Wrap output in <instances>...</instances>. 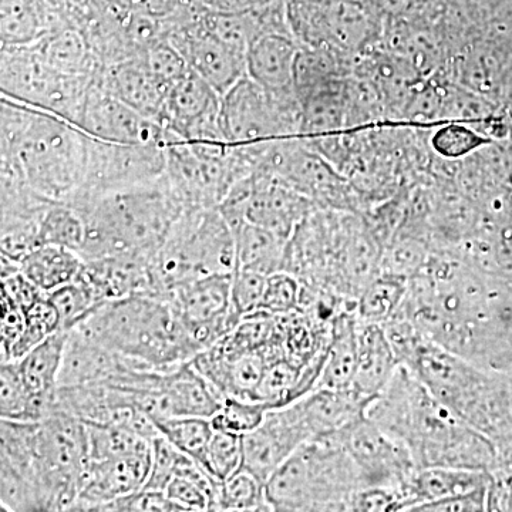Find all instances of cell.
<instances>
[{
	"label": "cell",
	"mask_w": 512,
	"mask_h": 512,
	"mask_svg": "<svg viewBox=\"0 0 512 512\" xmlns=\"http://www.w3.org/2000/svg\"><path fill=\"white\" fill-rule=\"evenodd\" d=\"M366 417L410 451L417 470L488 471L493 466L491 440L451 412L404 366L369 404Z\"/></svg>",
	"instance_id": "6da1fadb"
},
{
	"label": "cell",
	"mask_w": 512,
	"mask_h": 512,
	"mask_svg": "<svg viewBox=\"0 0 512 512\" xmlns=\"http://www.w3.org/2000/svg\"><path fill=\"white\" fill-rule=\"evenodd\" d=\"M0 161L47 200L66 202L82 188L90 136L49 111L0 99Z\"/></svg>",
	"instance_id": "7a4b0ae2"
},
{
	"label": "cell",
	"mask_w": 512,
	"mask_h": 512,
	"mask_svg": "<svg viewBox=\"0 0 512 512\" xmlns=\"http://www.w3.org/2000/svg\"><path fill=\"white\" fill-rule=\"evenodd\" d=\"M383 326L400 366L406 367L437 400L490 440L503 431L505 397L497 379L437 345L409 319L396 316Z\"/></svg>",
	"instance_id": "3957f363"
},
{
	"label": "cell",
	"mask_w": 512,
	"mask_h": 512,
	"mask_svg": "<svg viewBox=\"0 0 512 512\" xmlns=\"http://www.w3.org/2000/svg\"><path fill=\"white\" fill-rule=\"evenodd\" d=\"M184 211L165 174L151 183L110 192L77 211L86 224L79 254L84 261L111 255L151 259Z\"/></svg>",
	"instance_id": "277c9868"
},
{
	"label": "cell",
	"mask_w": 512,
	"mask_h": 512,
	"mask_svg": "<svg viewBox=\"0 0 512 512\" xmlns=\"http://www.w3.org/2000/svg\"><path fill=\"white\" fill-rule=\"evenodd\" d=\"M76 329L143 369L170 370L195 356L170 301L148 293L101 303Z\"/></svg>",
	"instance_id": "5b68a950"
},
{
	"label": "cell",
	"mask_w": 512,
	"mask_h": 512,
	"mask_svg": "<svg viewBox=\"0 0 512 512\" xmlns=\"http://www.w3.org/2000/svg\"><path fill=\"white\" fill-rule=\"evenodd\" d=\"M360 488L359 470L336 433L303 444L265 484L272 511H346Z\"/></svg>",
	"instance_id": "8992f818"
},
{
	"label": "cell",
	"mask_w": 512,
	"mask_h": 512,
	"mask_svg": "<svg viewBox=\"0 0 512 512\" xmlns=\"http://www.w3.org/2000/svg\"><path fill=\"white\" fill-rule=\"evenodd\" d=\"M235 237L218 208L183 212L150 261L151 293L167 298L202 276L234 274Z\"/></svg>",
	"instance_id": "52a82bcc"
},
{
	"label": "cell",
	"mask_w": 512,
	"mask_h": 512,
	"mask_svg": "<svg viewBox=\"0 0 512 512\" xmlns=\"http://www.w3.org/2000/svg\"><path fill=\"white\" fill-rule=\"evenodd\" d=\"M94 77H73L56 72L35 46L2 47V96L37 107L79 126Z\"/></svg>",
	"instance_id": "ba28073f"
},
{
	"label": "cell",
	"mask_w": 512,
	"mask_h": 512,
	"mask_svg": "<svg viewBox=\"0 0 512 512\" xmlns=\"http://www.w3.org/2000/svg\"><path fill=\"white\" fill-rule=\"evenodd\" d=\"M222 137L252 146L302 136V104L295 90L276 93L245 76L221 99Z\"/></svg>",
	"instance_id": "9c48e42d"
},
{
	"label": "cell",
	"mask_w": 512,
	"mask_h": 512,
	"mask_svg": "<svg viewBox=\"0 0 512 512\" xmlns=\"http://www.w3.org/2000/svg\"><path fill=\"white\" fill-rule=\"evenodd\" d=\"M167 141L111 143L90 137L89 160L82 188L69 205L83 210L97 198L156 181L167 170Z\"/></svg>",
	"instance_id": "30bf717a"
},
{
	"label": "cell",
	"mask_w": 512,
	"mask_h": 512,
	"mask_svg": "<svg viewBox=\"0 0 512 512\" xmlns=\"http://www.w3.org/2000/svg\"><path fill=\"white\" fill-rule=\"evenodd\" d=\"M231 286L232 274L202 276L177 286L165 298L195 356L224 338L241 320L232 308Z\"/></svg>",
	"instance_id": "8fae6325"
},
{
	"label": "cell",
	"mask_w": 512,
	"mask_h": 512,
	"mask_svg": "<svg viewBox=\"0 0 512 512\" xmlns=\"http://www.w3.org/2000/svg\"><path fill=\"white\" fill-rule=\"evenodd\" d=\"M336 434L355 461L363 487L394 488L402 493L417 470L410 451L367 417Z\"/></svg>",
	"instance_id": "7c38bea8"
},
{
	"label": "cell",
	"mask_w": 512,
	"mask_h": 512,
	"mask_svg": "<svg viewBox=\"0 0 512 512\" xmlns=\"http://www.w3.org/2000/svg\"><path fill=\"white\" fill-rule=\"evenodd\" d=\"M208 9L187 22L171 26L170 40L192 72L210 83L221 96L247 76V53L235 49L205 25Z\"/></svg>",
	"instance_id": "4fadbf2b"
},
{
	"label": "cell",
	"mask_w": 512,
	"mask_h": 512,
	"mask_svg": "<svg viewBox=\"0 0 512 512\" xmlns=\"http://www.w3.org/2000/svg\"><path fill=\"white\" fill-rule=\"evenodd\" d=\"M221 99L210 83L190 70L168 90L163 114L168 136L183 141H225Z\"/></svg>",
	"instance_id": "5bb4252c"
},
{
	"label": "cell",
	"mask_w": 512,
	"mask_h": 512,
	"mask_svg": "<svg viewBox=\"0 0 512 512\" xmlns=\"http://www.w3.org/2000/svg\"><path fill=\"white\" fill-rule=\"evenodd\" d=\"M311 440L295 404L269 410L258 429L242 436L241 470L266 484L299 447Z\"/></svg>",
	"instance_id": "9a60e30c"
},
{
	"label": "cell",
	"mask_w": 512,
	"mask_h": 512,
	"mask_svg": "<svg viewBox=\"0 0 512 512\" xmlns=\"http://www.w3.org/2000/svg\"><path fill=\"white\" fill-rule=\"evenodd\" d=\"M101 73V72H100ZM100 73L90 87L79 126L90 137L111 143L167 141L165 128L128 106L101 83Z\"/></svg>",
	"instance_id": "2e32d148"
},
{
	"label": "cell",
	"mask_w": 512,
	"mask_h": 512,
	"mask_svg": "<svg viewBox=\"0 0 512 512\" xmlns=\"http://www.w3.org/2000/svg\"><path fill=\"white\" fill-rule=\"evenodd\" d=\"M315 210L320 208L276 175L264 171L249 175L245 222L289 241L298 225Z\"/></svg>",
	"instance_id": "e0dca14e"
},
{
	"label": "cell",
	"mask_w": 512,
	"mask_h": 512,
	"mask_svg": "<svg viewBox=\"0 0 512 512\" xmlns=\"http://www.w3.org/2000/svg\"><path fill=\"white\" fill-rule=\"evenodd\" d=\"M151 444L133 453L89 461L72 511L100 512L110 501L143 490L150 474Z\"/></svg>",
	"instance_id": "ac0fdd59"
},
{
	"label": "cell",
	"mask_w": 512,
	"mask_h": 512,
	"mask_svg": "<svg viewBox=\"0 0 512 512\" xmlns=\"http://www.w3.org/2000/svg\"><path fill=\"white\" fill-rule=\"evenodd\" d=\"M100 79L114 96L147 119L163 126L165 100L170 87L158 79L143 55L128 57L104 67Z\"/></svg>",
	"instance_id": "d6986e66"
},
{
	"label": "cell",
	"mask_w": 512,
	"mask_h": 512,
	"mask_svg": "<svg viewBox=\"0 0 512 512\" xmlns=\"http://www.w3.org/2000/svg\"><path fill=\"white\" fill-rule=\"evenodd\" d=\"M150 258L111 255L84 261L80 276L92 289L100 305L138 293H151Z\"/></svg>",
	"instance_id": "ffe728a7"
},
{
	"label": "cell",
	"mask_w": 512,
	"mask_h": 512,
	"mask_svg": "<svg viewBox=\"0 0 512 512\" xmlns=\"http://www.w3.org/2000/svg\"><path fill=\"white\" fill-rule=\"evenodd\" d=\"M130 367L137 365L127 357L104 348L74 328L69 330L67 336L59 387L107 382L114 376L126 372Z\"/></svg>",
	"instance_id": "44dd1931"
},
{
	"label": "cell",
	"mask_w": 512,
	"mask_h": 512,
	"mask_svg": "<svg viewBox=\"0 0 512 512\" xmlns=\"http://www.w3.org/2000/svg\"><path fill=\"white\" fill-rule=\"evenodd\" d=\"M376 397H366L353 389H316L295 402L312 440L352 426L366 417L367 407Z\"/></svg>",
	"instance_id": "7402d4cb"
},
{
	"label": "cell",
	"mask_w": 512,
	"mask_h": 512,
	"mask_svg": "<svg viewBox=\"0 0 512 512\" xmlns=\"http://www.w3.org/2000/svg\"><path fill=\"white\" fill-rule=\"evenodd\" d=\"M301 47L291 33L256 37L247 53V76L271 92H293L296 57Z\"/></svg>",
	"instance_id": "603a6c76"
},
{
	"label": "cell",
	"mask_w": 512,
	"mask_h": 512,
	"mask_svg": "<svg viewBox=\"0 0 512 512\" xmlns=\"http://www.w3.org/2000/svg\"><path fill=\"white\" fill-rule=\"evenodd\" d=\"M70 20L52 0H0V46L36 45Z\"/></svg>",
	"instance_id": "cb8c5ba5"
},
{
	"label": "cell",
	"mask_w": 512,
	"mask_h": 512,
	"mask_svg": "<svg viewBox=\"0 0 512 512\" xmlns=\"http://www.w3.org/2000/svg\"><path fill=\"white\" fill-rule=\"evenodd\" d=\"M399 366L384 326L357 318V369L352 389L362 396L377 397Z\"/></svg>",
	"instance_id": "d4e9b609"
},
{
	"label": "cell",
	"mask_w": 512,
	"mask_h": 512,
	"mask_svg": "<svg viewBox=\"0 0 512 512\" xmlns=\"http://www.w3.org/2000/svg\"><path fill=\"white\" fill-rule=\"evenodd\" d=\"M490 480L488 471L451 467L419 468L402 488V511L412 512L417 505L485 487L490 485Z\"/></svg>",
	"instance_id": "484cf974"
},
{
	"label": "cell",
	"mask_w": 512,
	"mask_h": 512,
	"mask_svg": "<svg viewBox=\"0 0 512 512\" xmlns=\"http://www.w3.org/2000/svg\"><path fill=\"white\" fill-rule=\"evenodd\" d=\"M32 46L49 66L66 76L94 77L106 67L94 53L83 30L73 23L53 30Z\"/></svg>",
	"instance_id": "4316f807"
},
{
	"label": "cell",
	"mask_w": 512,
	"mask_h": 512,
	"mask_svg": "<svg viewBox=\"0 0 512 512\" xmlns=\"http://www.w3.org/2000/svg\"><path fill=\"white\" fill-rule=\"evenodd\" d=\"M161 389L170 406L171 416L211 417L222 404L221 397L191 362L165 370Z\"/></svg>",
	"instance_id": "83f0119b"
},
{
	"label": "cell",
	"mask_w": 512,
	"mask_h": 512,
	"mask_svg": "<svg viewBox=\"0 0 512 512\" xmlns=\"http://www.w3.org/2000/svg\"><path fill=\"white\" fill-rule=\"evenodd\" d=\"M348 79L333 80L299 97L302 104V138L328 136L348 128Z\"/></svg>",
	"instance_id": "f1b7e54d"
},
{
	"label": "cell",
	"mask_w": 512,
	"mask_h": 512,
	"mask_svg": "<svg viewBox=\"0 0 512 512\" xmlns=\"http://www.w3.org/2000/svg\"><path fill=\"white\" fill-rule=\"evenodd\" d=\"M357 369L356 311L340 313L332 323L325 367L316 389H352Z\"/></svg>",
	"instance_id": "f546056e"
},
{
	"label": "cell",
	"mask_w": 512,
	"mask_h": 512,
	"mask_svg": "<svg viewBox=\"0 0 512 512\" xmlns=\"http://www.w3.org/2000/svg\"><path fill=\"white\" fill-rule=\"evenodd\" d=\"M67 336L69 330H57L35 349L15 360L23 383L33 396L46 399L56 397Z\"/></svg>",
	"instance_id": "4dcf8cb0"
},
{
	"label": "cell",
	"mask_w": 512,
	"mask_h": 512,
	"mask_svg": "<svg viewBox=\"0 0 512 512\" xmlns=\"http://www.w3.org/2000/svg\"><path fill=\"white\" fill-rule=\"evenodd\" d=\"M83 266L79 252L57 245L37 247L19 262L20 272L45 293L73 282Z\"/></svg>",
	"instance_id": "1f68e13d"
},
{
	"label": "cell",
	"mask_w": 512,
	"mask_h": 512,
	"mask_svg": "<svg viewBox=\"0 0 512 512\" xmlns=\"http://www.w3.org/2000/svg\"><path fill=\"white\" fill-rule=\"evenodd\" d=\"M237 251V268L272 275L284 268L288 241L258 225L244 224L232 229ZM235 268V269H237Z\"/></svg>",
	"instance_id": "d6a6232c"
},
{
	"label": "cell",
	"mask_w": 512,
	"mask_h": 512,
	"mask_svg": "<svg viewBox=\"0 0 512 512\" xmlns=\"http://www.w3.org/2000/svg\"><path fill=\"white\" fill-rule=\"evenodd\" d=\"M57 400L36 397L23 383L15 360L0 365V417L13 421H42L56 409Z\"/></svg>",
	"instance_id": "836d02e7"
},
{
	"label": "cell",
	"mask_w": 512,
	"mask_h": 512,
	"mask_svg": "<svg viewBox=\"0 0 512 512\" xmlns=\"http://www.w3.org/2000/svg\"><path fill=\"white\" fill-rule=\"evenodd\" d=\"M153 423L158 433L170 441L177 450L197 461L204 470L208 471V450H210L215 431L211 417H161V419H154Z\"/></svg>",
	"instance_id": "e575fe53"
},
{
	"label": "cell",
	"mask_w": 512,
	"mask_h": 512,
	"mask_svg": "<svg viewBox=\"0 0 512 512\" xmlns=\"http://www.w3.org/2000/svg\"><path fill=\"white\" fill-rule=\"evenodd\" d=\"M407 286V279L380 272L357 298V318L365 322L386 325L399 312L407 293Z\"/></svg>",
	"instance_id": "d590c367"
},
{
	"label": "cell",
	"mask_w": 512,
	"mask_h": 512,
	"mask_svg": "<svg viewBox=\"0 0 512 512\" xmlns=\"http://www.w3.org/2000/svg\"><path fill=\"white\" fill-rule=\"evenodd\" d=\"M86 239L82 215L66 202L53 201L39 224V247L57 245L80 252Z\"/></svg>",
	"instance_id": "8d00e7d4"
},
{
	"label": "cell",
	"mask_w": 512,
	"mask_h": 512,
	"mask_svg": "<svg viewBox=\"0 0 512 512\" xmlns=\"http://www.w3.org/2000/svg\"><path fill=\"white\" fill-rule=\"evenodd\" d=\"M215 511H272L266 498L265 484L239 470L221 483Z\"/></svg>",
	"instance_id": "74e56055"
},
{
	"label": "cell",
	"mask_w": 512,
	"mask_h": 512,
	"mask_svg": "<svg viewBox=\"0 0 512 512\" xmlns=\"http://www.w3.org/2000/svg\"><path fill=\"white\" fill-rule=\"evenodd\" d=\"M59 315L60 330H72L100 305L82 276L47 293Z\"/></svg>",
	"instance_id": "f35d334b"
},
{
	"label": "cell",
	"mask_w": 512,
	"mask_h": 512,
	"mask_svg": "<svg viewBox=\"0 0 512 512\" xmlns=\"http://www.w3.org/2000/svg\"><path fill=\"white\" fill-rule=\"evenodd\" d=\"M86 427L89 434V461L133 453L153 443V440L124 427L107 424H86Z\"/></svg>",
	"instance_id": "ab89813d"
},
{
	"label": "cell",
	"mask_w": 512,
	"mask_h": 512,
	"mask_svg": "<svg viewBox=\"0 0 512 512\" xmlns=\"http://www.w3.org/2000/svg\"><path fill=\"white\" fill-rule=\"evenodd\" d=\"M491 143L490 138L478 133L476 128L461 121L444 124L437 128L430 138V146L434 153L444 160H461L471 156L474 151L480 150Z\"/></svg>",
	"instance_id": "60d3db41"
},
{
	"label": "cell",
	"mask_w": 512,
	"mask_h": 512,
	"mask_svg": "<svg viewBox=\"0 0 512 512\" xmlns=\"http://www.w3.org/2000/svg\"><path fill=\"white\" fill-rule=\"evenodd\" d=\"M57 330H60L59 315L46 293L45 298L40 299L28 312H25V328L16 345L13 346L9 362L19 360L40 345L43 340L50 338Z\"/></svg>",
	"instance_id": "b9f144b4"
},
{
	"label": "cell",
	"mask_w": 512,
	"mask_h": 512,
	"mask_svg": "<svg viewBox=\"0 0 512 512\" xmlns=\"http://www.w3.org/2000/svg\"><path fill=\"white\" fill-rule=\"evenodd\" d=\"M269 410L271 409L268 404L262 402L225 397L218 412L211 416L212 427L214 430L229 431V433L244 436L264 423Z\"/></svg>",
	"instance_id": "7bdbcfd3"
},
{
	"label": "cell",
	"mask_w": 512,
	"mask_h": 512,
	"mask_svg": "<svg viewBox=\"0 0 512 512\" xmlns=\"http://www.w3.org/2000/svg\"><path fill=\"white\" fill-rule=\"evenodd\" d=\"M242 436L229 431L215 430L208 450V471L224 483L241 470Z\"/></svg>",
	"instance_id": "ee69618b"
},
{
	"label": "cell",
	"mask_w": 512,
	"mask_h": 512,
	"mask_svg": "<svg viewBox=\"0 0 512 512\" xmlns=\"http://www.w3.org/2000/svg\"><path fill=\"white\" fill-rule=\"evenodd\" d=\"M302 284L295 275L278 271L268 276L259 309L274 315H288L299 308Z\"/></svg>",
	"instance_id": "f6af8a7d"
},
{
	"label": "cell",
	"mask_w": 512,
	"mask_h": 512,
	"mask_svg": "<svg viewBox=\"0 0 512 512\" xmlns=\"http://www.w3.org/2000/svg\"><path fill=\"white\" fill-rule=\"evenodd\" d=\"M185 454L177 450L165 437L158 434L151 444V468L143 490L164 491L177 474Z\"/></svg>",
	"instance_id": "bcb514c9"
},
{
	"label": "cell",
	"mask_w": 512,
	"mask_h": 512,
	"mask_svg": "<svg viewBox=\"0 0 512 512\" xmlns=\"http://www.w3.org/2000/svg\"><path fill=\"white\" fill-rule=\"evenodd\" d=\"M268 276L248 269H235L232 274L231 302L239 318L258 311L264 298Z\"/></svg>",
	"instance_id": "7dc6e473"
},
{
	"label": "cell",
	"mask_w": 512,
	"mask_h": 512,
	"mask_svg": "<svg viewBox=\"0 0 512 512\" xmlns=\"http://www.w3.org/2000/svg\"><path fill=\"white\" fill-rule=\"evenodd\" d=\"M143 56L158 79L163 80L168 87L173 86L181 77L190 72V67L185 62L184 56L170 39H165L150 47L147 52L143 53Z\"/></svg>",
	"instance_id": "c3c4849f"
},
{
	"label": "cell",
	"mask_w": 512,
	"mask_h": 512,
	"mask_svg": "<svg viewBox=\"0 0 512 512\" xmlns=\"http://www.w3.org/2000/svg\"><path fill=\"white\" fill-rule=\"evenodd\" d=\"M104 512H183L164 491L140 490L101 507Z\"/></svg>",
	"instance_id": "681fc988"
},
{
	"label": "cell",
	"mask_w": 512,
	"mask_h": 512,
	"mask_svg": "<svg viewBox=\"0 0 512 512\" xmlns=\"http://www.w3.org/2000/svg\"><path fill=\"white\" fill-rule=\"evenodd\" d=\"M402 493L394 488L363 487L349 498L346 511L399 512L402 511Z\"/></svg>",
	"instance_id": "f907efd6"
},
{
	"label": "cell",
	"mask_w": 512,
	"mask_h": 512,
	"mask_svg": "<svg viewBox=\"0 0 512 512\" xmlns=\"http://www.w3.org/2000/svg\"><path fill=\"white\" fill-rule=\"evenodd\" d=\"M0 305H2V316H0V355L2 363L9 362L10 353L16 345L23 328H25V312L9 298L8 293L0 289Z\"/></svg>",
	"instance_id": "816d5d0a"
},
{
	"label": "cell",
	"mask_w": 512,
	"mask_h": 512,
	"mask_svg": "<svg viewBox=\"0 0 512 512\" xmlns=\"http://www.w3.org/2000/svg\"><path fill=\"white\" fill-rule=\"evenodd\" d=\"M490 485L476 488V490L467 491L450 497L440 498V500L430 501V503L417 505L412 512H477L487 510L488 493Z\"/></svg>",
	"instance_id": "f5cc1de1"
},
{
	"label": "cell",
	"mask_w": 512,
	"mask_h": 512,
	"mask_svg": "<svg viewBox=\"0 0 512 512\" xmlns=\"http://www.w3.org/2000/svg\"><path fill=\"white\" fill-rule=\"evenodd\" d=\"M114 8L131 15L168 19L174 16L188 0H109Z\"/></svg>",
	"instance_id": "db71d44e"
},
{
	"label": "cell",
	"mask_w": 512,
	"mask_h": 512,
	"mask_svg": "<svg viewBox=\"0 0 512 512\" xmlns=\"http://www.w3.org/2000/svg\"><path fill=\"white\" fill-rule=\"evenodd\" d=\"M0 289L8 293L9 298L12 299L16 305L20 306L23 312H28L35 303L46 296V293L43 292L42 289L37 288V286L20 271L6 276V278H2V288Z\"/></svg>",
	"instance_id": "11a10c76"
}]
</instances>
